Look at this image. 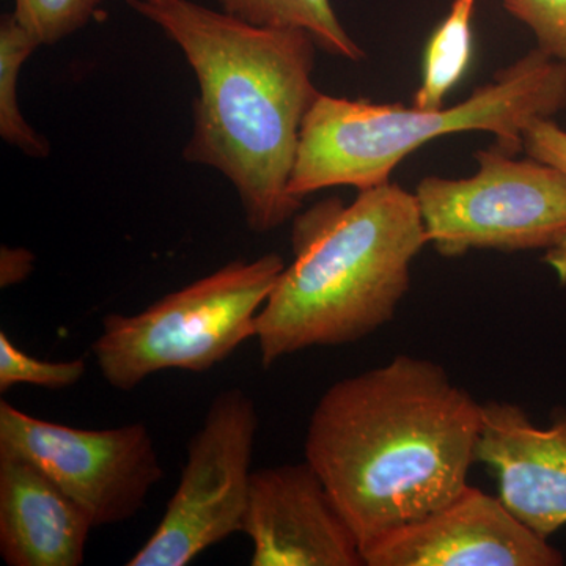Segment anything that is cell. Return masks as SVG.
Listing matches in <instances>:
<instances>
[{
  "mask_svg": "<svg viewBox=\"0 0 566 566\" xmlns=\"http://www.w3.org/2000/svg\"><path fill=\"white\" fill-rule=\"evenodd\" d=\"M252 566H365L359 542L307 461L252 472L243 532Z\"/></svg>",
  "mask_w": 566,
  "mask_h": 566,
  "instance_id": "obj_10",
  "label": "cell"
},
{
  "mask_svg": "<svg viewBox=\"0 0 566 566\" xmlns=\"http://www.w3.org/2000/svg\"><path fill=\"white\" fill-rule=\"evenodd\" d=\"M126 2L178 44L199 82L182 158L232 182L252 232L293 219L303 207L290 192L301 129L322 93L314 36L249 24L191 0Z\"/></svg>",
  "mask_w": 566,
  "mask_h": 566,
  "instance_id": "obj_2",
  "label": "cell"
},
{
  "mask_svg": "<svg viewBox=\"0 0 566 566\" xmlns=\"http://www.w3.org/2000/svg\"><path fill=\"white\" fill-rule=\"evenodd\" d=\"M476 0H453L446 20L434 29L423 52L422 82L417 88L412 107L438 111L471 66L474 52Z\"/></svg>",
  "mask_w": 566,
  "mask_h": 566,
  "instance_id": "obj_13",
  "label": "cell"
},
{
  "mask_svg": "<svg viewBox=\"0 0 566 566\" xmlns=\"http://www.w3.org/2000/svg\"><path fill=\"white\" fill-rule=\"evenodd\" d=\"M144 2H147V3H166V2H169V0H144Z\"/></svg>",
  "mask_w": 566,
  "mask_h": 566,
  "instance_id": "obj_21",
  "label": "cell"
},
{
  "mask_svg": "<svg viewBox=\"0 0 566 566\" xmlns=\"http://www.w3.org/2000/svg\"><path fill=\"white\" fill-rule=\"evenodd\" d=\"M428 245L416 193L386 182L327 197L293 218V262L256 315L264 368L316 346L352 345L392 322Z\"/></svg>",
  "mask_w": 566,
  "mask_h": 566,
  "instance_id": "obj_3",
  "label": "cell"
},
{
  "mask_svg": "<svg viewBox=\"0 0 566 566\" xmlns=\"http://www.w3.org/2000/svg\"><path fill=\"white\" fill-rule=\"evenodd\" d=\"M85 371L87 364L84 359L61 363L39 359L18 348L7 333H0V392L21 385L52 390L66 389L77 385Z\"/></svg>",
  "mask_w": 566,
  "mask_h": 566,
  "instance_id": "obj_16",
  "label": "cell"
},
{
  "mask_svg": "<svg viewBox=\"0 0 566 566\" xmlns=\"http://www.w3.org/2000/svg\"><path fill=\"white\" fill-rule=\"evenodd\" d=\"M482 406L442 365L408 354L322 395L308 420L305 461L360 551L469 485Z\"/></svg>",
  "mask_w": 566,
  "mask_h": 566,
  "instance_id": "obj_1",
  "label": "cell"
},
{
  "mask_svg": "<svg viewBox=\"0 0 566 566\" xmlns=\"http://www.w3.org/2000/svg\"><path fill=\"white\" fill-rule=\"evenodd\" d=\"M104 0H14V17L40 44H55L92 20Z\"/></svg>",
  "mask_w": 566,
  "mask_h": 566,
  "instance_id": "obj_17",
  "label": "cell"
},
{
  "mask_svg": "<svg viewBox=\"0 0 566 566\" xmlns=\"http://www.w3.org/2000/svg\"><path fill=\"white\" fill-rule=\"evenodd\" d=\"M35 266V255L24 248H10L2 245L0 249V286L10 289L24 282L32 274Z\"/></svg>",
  "mask_w": 566,
  "mask_h": 566,
  "instance_id": "obj_20",
  "label": "cell"
},
{
  "mask_svg": "<svg viewBox=\"0 0 566 566\" xmlns=\"http://www.w3.org/2000/svg\"><path fill=\"white\" fill-rule=\"evenodd\" d=\"M279 253L234 260L136 315L104 316L92 353L104 381L129 392L164 370L205 374L255 337L283 268Z\"/></svg>",
  "mask_w": 566,
  "mask_h": 566,
  "instance_id": "obj_5",
  "label": "cell"
},
{
  "mask_svg": "<svg viewBox=\"0 0 566 566\" xmlns=\"http://www.w3.org/2000/svg\"><path fill=\"white\" fill-rule=\"evenodd\" d=\"M93 526L69 494L17 453L0 450V556L9 566H80Z\"/></svg>",
  "mask_w": 566,
  "mask_h": 566,
  "instance_id": "obj_12",
  "label": "cell"
},
{
  "mask_svg": "<svg viewBox=\"0 0 566 566\" xmlns=\"http://www.w3.org/2000/svg\"><path fill=\"white\" fill-rule=\"evenodd\" d=\"M479 461L497 475L499 497L528 528L549 539L566 526V411L539 427L521 406H482Z\"/></svg>",
  "mask_w": 566,
  "mask_h": 566,
  "instance_id": "obj_11",
  "label": "cell"
},
{
  "mask_svg": "<svg viewBox=\"0 0 566 566\" xmlns=\"http://www.w3.org/2000/svg\"><path fill=\"white\" fill-rule=\"evenodd\" d=\"M39 46L14 13L3 14L0 21V136L6 144L31 158H46L51 151L50 142L29 125L18 102L22 66Z\"/></svg>",
  "mask_w": 566,
  "mask_h": 566,
  "instance_id": "obj_15",
  "label": "cell"
},
{
  "mask_svg": "<svg viewBox=\"0 0 566 566\" xmlns=\"http://www.w3.org/2000/svg\"><path fill=\"white\" fill-rule=\"evenodd\" d=\"M365 566H558L564 556L501 497L468 485L363 551Z\"/></svg>",
  "mask_w": 566,
  "mask_h": 566,
  "instance_id": "obj_9",
  "label": "cell"
},
{
  "mask_svg": "<svg viewBox=\"0 0 566 566\" xmlns=\"http://www.w3.org/2000/svg\"><path fill=\"white\" fill-rule=\"evenodd\" d=\"M469 178L424 177L416 188L424 233L446 259L471 251L556 248L566 238V175L491 147Z\"/></svg>",
  "mask_w": 566,
  "mask_h": 566,
  "instance_id": "obj_6",
  "label": "cell"
},
{
  "mask_svg": "<svg viewBox=\"0 0 566 566\" xmlns=\"http://www.w3.org/2000/svg\"><path fill=\"white\" fill-rule=\"evenodd\" d=\"M524 151L528 158L556 167L566 175V132L553 118H539L524 132ZM545 263L558 282L566 285V238L546 251Z\"/></svg>",
  "mask_w": 566,
  "mask_h": 566,
  "instance_id": "obj_19",
  "label": "cell"
},
{
  "mask_svg": "<svg viewBox=\"0 0 566 566\" xmlns=\"http://www.w3.org/2000/svg\"><path fill=\"white\" fill-rule=\"evenodd\" d=\"M256 431L259 412L244 390L216 395L163 520L126 565L186 566L243 532Z\"/></svg>",
  "mask_w": 566,
  "mask_h": 566,
  "instance_id": "obj_7",
  "label": "cell"
},
{
  "mask_svg": "<svg viewBox=\"0 0 566 566\" xmlns=\"http://www.w3.org/2000/svg\"><path fill=\"white\" fill-rule=\"evenodd\" d=\"M0 450L41 469L95 527L133 520L164 476L145 423L85 430L39 419L7 400L0 401Z\"/></svg>",
  "mask_w": 566,
  "mask_h": 566,
  "instance_id": "obj_8",
  "label": "cell"
},
{
  "mask_svg": "<svg viewBox=\"0 0 566 566\" xmlns=\"http://www.w3.org/2000/svg\"><path fill=\"white\" fill-rule=\"evenodd\" d=\"M222 11L262 28L303 29L335 57L359 62L365 51L346 32L331 0H221Z\"/></svg>",
  "mask_w": 566,
  "mask_h": 566,
  "instance_id": "obj_14",
  "label": "cell"
},
{
  "mask_svg": "<svg viewBox=\"0 0 566 566\" xmlns=\"http://www.w3.org/2000/svg\"><path fill=\"white\" fill-rule=\"evenodd\" d=\"M565 107L566 69L538 48L464 102L438 111L319 93L304 118L290 192L304 200L337 186L364 191L386 185L398 164L446 134L491 133L495 147L516 156L528 126Z\"/></svg>",
  "mask_w": 566,
  "mask_h": 566,
  "instance_id": "obj_4",
  "label": "cell"
},
{
  "mask_svg": "<svg viewBox=\"0 0 566 566\" xmlns=\"http://www.w3.org/2000/svg\"><path fill=\"white\" fill-rule=\"evenodd\" d=\"M502 6L531 29L538 50L566 69V0H502Z\"/></svg>",
  "mask_w": 566,
  "mask_h": 566,
  "instance_id": "obj_18",
  "label": "cell"
}]
</instances>
